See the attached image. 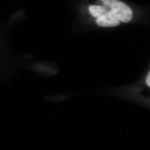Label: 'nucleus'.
Segmentation results:
<instances>
[{"mask_svg": "<svg viewBox=\"0 0 150 150\" xmlns=\"http://www.w3.org/2000/svg\"><path fill=\"white\" fill-rule=\"evenodd\" d=\"M108 7L110 8V11H107L108 13L120 22L127 23L133 19L132 10L129 6L122 1L114 0L108 6Z\"/></svg>", "mask_w": 150, "mask_h": 150, "instance_id": "obj_1", "label": "nucleus"}, {"mask_svg": "<svg viewBox=\"0 0 150 150\" xmlns=\"http://www.w3.org/2000/svg\"><path fill=\"white\" fill-rule=\"evenodd\" d=\"M96 23L101 27H114L119 25L120 22L116 18L110 16L107 11H105L102 15L97 17Z\"/></svg>", "mask_w": 150, "mask_h": 150, "instance_id": "obj_2", "label": "nucleus"}, {"mask_svg": "<svg viewBox=\"0 0 150 150\" xmlns=\"http://www.w3.org/2000/svg\"><path fill=\"white\" fill-rule=\"evenodd\" d=\"M88 10L92 16L95 17V18H97V17L104 13L105 11H106V8H104V7L101 6L95 5L90 6L88 7Z\"/></svg>", "mask_w": 150, "mask_h": 150, "instance_id": "obj_3", "label": "nucleus"}, {"mask_svg": "<svg viewBox=\"0 0 150 150\" xmlns=\"http://www.w3.org/2000/svg\"><path fill=\"white\" fill-rule=\"evenodd\" d=\"M102 2L104 3V4L106 6V7H108V6L109 5L112 1H114V0H102Z\"/></svg>", "mask_w": 150, "mask_h": 150, "instance_id": "obj_4", "label": "nucleus"}, {"mask_svg": "<svg viewBox=\"0 0 150 150\" xmlns=\"http://www.w3.org/2000/svg\"><path fill=\"white\" fill-rule=\"evenodd\" d=\"M149 79H150V74L149 73V74H148V75H147V78H146V83H147L148 87H149V86H150V82H149L150 80Z\"/></svg>", "mask_w": 150, "mask_h": 150, "instance_id": "obj_5", "label": "nucleus"}]
</instances>
